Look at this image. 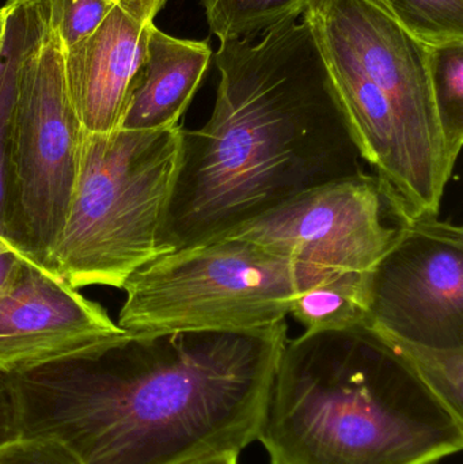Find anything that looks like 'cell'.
<instances>
[{"instance_id":"obj_1","label":"cell","mask_w":463,"mask_h":464,"mask_svg":"<svg viewBox=\"0 0 463 464\" xmlns=\"http://www.w3.org/2000/svg\"><path fill=\"white\" fill-rule=\"evenodd\" d=\"M287 321L239 332L130 337L8 376L19 436L79 464H181L257 441Z\"/></svg>"},{"instance_id":"obj_2","label":"cell","mask_w":463,"mask_h":464,"mask_svg":"<svg viewBox=\"0 0 463 464\" xmlns=\"http://www.w3.org/2000/svg\"><path fill=\"white\" fill-rule=\"evenodd\" d=\"M208 121L181 133L165 253L220 239L280 204L364 173L306 21L220 43Z\"/></svg>"},{"instance_id":"obj_3","label":"cell","mask_w":463,"mask_h":464,"mask_svg":"<svg viewBox=\"0 0 463 464\" xmlns=\"http://www.w3.org/2000/svg\"><path fill=\"white\" fill-rule=\"evenodd\" d=\"M257 441L271 464H438L463 417L369 326L287 340Z\"/></svg>"},{"instance_id":"obj_4","label":"cell","mask_w":463,"mask_h":464,"mask_svg":"<svg viewBox=\"0 0 463 464\" xmlns=\"http://www.w3.org/2000/svg\"><path fill=\"white\" fill-rule=\"evenodd\" d=\"M304 19L362 160L397 214L439 218L459 154L435 105L429 45L377 0H317Z\"/></svg>"},{"instance_id":"obj_5","label":"cell","mask_w":463,"mask_h":464,"mask_svg":"<svg viewBox=\"0 0 463 464\" xmlns=\"http://www.w3.org/2000/svg\"><path fill=\"white\" fill-rule=\"evenodd\" d=\"M182 127L87 133L64 227L48 267L72 288L122 289L165 254L166 212L178 170Z\"/></svg>"},{"instance_id":"obj_6","label":"cell","mask_w":463,"mask_h":464,"mask_svg":"<svg viewBox=\"0 0 463 464\" xmlns=\"http://www.w3.org/2000/svg\"><path fill=\"white\" fill-rule=\"evenodd\" d=\"M333 272L238 237L177 248L130 276L117 324L133 337L260 329Z\"/></svg>"},{"instance_id":"obj_7","label":"cell","mask_w":463,"mask_h":464,"mask_svg":"<svg viewBox=\"0 0 463 464\" xmlns=\"http://www.w3.org/2000/svg\"><path fill=\"white\" fill-rule=\"evenodd\" d=\"M82 135L65 86L64 49L46 21L19 63L3 136L8 237L45 267L64 227Z\"/></svg>"},{"instance_id":"obj_8","label":"cell","mask_w":463,"mask_h":464,"mask_svg":"<svg viewBox=\"0 0 463 464\" xmlns=\"http://www.w3.org/2000/svg\"><path fill=\"white\" fill-rule=\"evenodd\" d=\"M367 326L434 348H463V230L405 220L369 275Z\"/></svg>"},{"instance_id":"obj_9","label":"cell","mask_w":463,"mask_h":464,"mask_svg":"<svg viewBox=\"0 0 463 464\" xmlns=\"http://www.w3.org/2000/svg\"><path fill=\"white\" fill-rule=\"evenodd\" d=\"M405 220L375 174L364 171L307 190L222 237L295 250L309 264L369 275L394 245Z\"/></svg>"},{"instance_id":"obj_10","label":"cell","mask_w":463,"mask_h":464,"mask_svg":"<svg viewBox=\"0 0 463 464\" xmlns=\"http://www.w3.org/2000/svg\"><path fill=\"white\" fill-rule=\"evenodd\" d=\"M100 303L37 262L0 296V373L29 372L130 340Z\"/></svg>"},{"instance_id":"obj_11","label":"cell","mask_w":463,"mask_h":464,"mask_svg":"<svg viewBox=\"0 0 463 464\" xmlns=\"http://www.w3.org/2000/svg\"><path fill=\"white\" fill-rule=\"evenodd\" d=\"M165 3L120 0L92 34L64 49L65 86L84 132L121 128L130 82Z\"/></svg>"},{"instance_id":"obj_12","label":"cell","mask_w":463,"mask_h":464,"mask_svg":"<svg viewBox=\"0 0 463 464\" xmlns=\"http://www.w3.org/2000/svg\"><path fill=\"white\" fill-rule=\"evenodd\" d=\"M208 41L181 40L152 26L146 52L130 82L121 128L157 130L178 127L208 70Z\"/></svg>"},{"instance_id":"obj_13","label":"cell","mask_w":463,"mask_h":464,"mask_svg":"<svg viewBox=\"0 0 463 464\" xmlns=\"http://www.w3.org/2000/svg\"><path fill=\"white\" fill-rule=\"evenodd\" d=\"M369 275L331 273L296 296L290 315L306 334L367 326Z\"/></svg>"},{"instance_id":"obj_14","label":"cell","mask_w":463,"mask_h":464,"mask_svg":"<svg viewBox=\"0 0 463 464\" xmlns=\"http://www.w3.org/2000/svg\"><path fill=\"white\" fill-rule=\"evenodd\" d=\"M3 7L5 10V22L2 44H0V253L5 250H16L8 237L7 220H5V169H3V136H5V120H7L11 98H13L19 63L30 44L46 24V13L43 0H7Z\"/></svg>"},{"instance_id":"obj_15","label":"cell","mask_w":463,"mask_h":464,"mask_svg":"<svg viewBox=\"0 0 463 464\" xmlns=\"http://www.w3.org/2000/svg\"><path fill=\"white\" fill-rule=\"evenodd\" d=\"M317 0H201L209 29L220 43L256 40L275 27L295 22Z\"/></svg>"},{"instance_id":"obj_16","label":"cell","mask_w":463,"mask_h":464,"mask_svg":"<svg viewBox=\"0 0 463 464\" xmlns=\"http://www.w3.org/2000/svg\"><path fill=\"white\" fill-rule=\"evenodd\" d=\"M369 327L402 357L457 414L463 417V348L421 345L397 337L381 327Z\"/></svg>"},{"instance_id":"obj_17","label":"cell","mask_w":463,"mask_h":464,"mask_svg":"<svg viewBox=\"0 0 463 464\" xmlns=\"http://www.w3.org/2000/svg\"><path fill=\"white\" fill-rule=\"evenodd\" d=\"M429 67L435 105L453 149L463 146V41L429 45Z\"/></svg>"},{"instance_id":"obj_18","label":"cell","mask_w":463,"mask_h":464,"mask_svg":"<svg viewBox=\"0 0 463 464\" xmlns=\"http://www.w3.org/2000/svg\"><path fill=\"white\" fill-rule=\"evenodd\" d=\"M427 45L463 41V0H377Z\"/></svg>"},{"instance_id":"obj_19","label":"cell","mask_w":463,"mask_h":464,"mask_svg":"<svg viewBox=\"0 0 463 464\" xmlns=\"http://www.w3.org/2000/svg\"><path fill=\"white\" fill-rule=\"evenodd\" d=\"M49 29L63 49L92 34L120 0H43Z\"/></svg>"},{"instance_id":"obj_20","label":"cell","mask_w":463,"mask_h":464,"mask_svg":"<svg viewBox=\"0 0 463 464\" xmlns=\"http://www.w3.org/2000/svg\"><path fill=\"white\" fill-rule=\"evenodd\" d=\"M0 464H79L59 443L48 439L21 438L0 447Z\"/></svg>"},{"instance_id":"obj_21","label":"cell","mask_w":463,"mask_h":464,"mask_svg":"<svg viewBox=\"0 0 463 464\" xmlns=\"http://www.w3.org/2000/svg\"><path fill=\"white\" fill-rule=\"evenodd\" d=\"M19 438L18 409L8 376L0 373V447Z\"/></svg>"},{"instance_id":"obj_22","label":"cell","mask_w":463,"mask_h":464,"mask_svg":"<svg viewBox=\"0 0 463 464\" xmlns=\"http://www.w3.org/2000/svg\"><path fill=\"white\" fill-rule=\"evenodd\" d=\"M27 259L29 258L16 250H5L0 253V296L10 288L22 265Z\"/></svg>"},{"instance_id":"obj_23","label":"cell","mask_w":463,"mask_h":464,"mask_svg":"<svg viewBox=\"0 0 463 464\" xmlns=\"http://www.w3.org/2000/svg\"><path fill=\"white\" fill-rule=\"evenodd\" d=\"M239 454L226 452V454L212 455V457L198 458L190 462L181 464H238Z\"/></svg>"},{"instance_id":"obj_24","label":"cell","mask_w":463,"mask_h":464,"mask_svg":"<svg viewBox=\"0 0 463 464\" xmlns=\"http://www.w3.org/2000/svg\"><path fill=\"white\" fill-rule=\"evenodd\" d=\"M5 7L0 8V44H2L3 32H5Z\"/></svg>"}]
</instances>
